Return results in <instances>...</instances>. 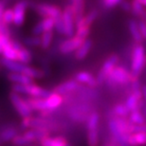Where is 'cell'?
Segmentation results:
<instances>
[{
	"label": "cell",
	"instance_id": "7a4b0ae2",
	"mask_svg": "<svg viewBox=\"0 0 146 146\" xmlns=\"http://www.w3.org/2000/svg\"><path fill=\"white\" fill-rule=\"evenodd\" d=\"M11 91L18 93V94H27L30 97L44 98V99H46L51 94V92L49 90L43 88V87L37 86V84L33 83L30 84H13V86H11Z\"/></svg>",
	"mask_w": 146,
	"mask_h": 146
},
{
	"label": "cell",
	"instance_id": "2e32d148",
	"mask_svg": "<svg viewBox=\"0 0 146 146\" xmlns=\"http://www.w3.org/2000/svg\"><path fill=\"white\" fill-rule=\"evenodd\" d=\"M70 7L75 18V23L78 22L84 16V8L86 3L84 0H70Z\"/></svg>",
	"mask_w": 146,
	"mask_h": 146
},
{
	"label": "cell",
	"instance_id": "f6af8a7d",
	"mask_svg": "<svg viewBox=\"0 0 146 146\" xmlns=\"http://www.w3.org/2000/svg\"><path fill=\"white\" fill-rule=\"evenodd\" d=\"M143 20H144V21H145V22H146V17H145V18H144V19H143Z\"/></svg>",
	"mask_w": 146,
	"mask_h": 146
},
{
	"label": "cell",
	"instance_id": "4dcf8cb0",
	"mask_svg": "<svg viewBox=\"0 0 146 146\" xmlns=\"http://www.w3.org/2000/svg\"><path fill=\"white\" fill-rule=\"evenodd\" d=\"M54 37L53 31H45L41 34V48L43 49H46L49 48V46L51 45L52 40Z\"/></svg>",
	"mask_w": 146,
	"mask_h": 146
},
{
	"label": "cell",
	"instance_id": "f35d334b",
	"mask_svg": "<svg viewBox=\"0 0 146 146\" xmlns=\"http://www.w3.org/2000/svg\"><path fill=\"white\" fill-rule=\"evenodd\" d=\"M138 23H139V31H141V35L143 37V39L146 41V22L144 20L139 19Z\"/></svg>",
	"mask_w": 146,
	"mask_h": 146
},
{
	"label": "cell",
	"instance_id": "f546056e",
	"mask_svg": "<svg viewBox=\"0 0 146 146\" xmlns=\"http://www.w3.org/2000/svg\"><path fill=\"white\" fill-rule=\"evenodd\" d=\"M112 113L114 116L116 117H121V118H127L129 117L130 111L127 108L126 104H118L113 107Z\"/></svg>",
	"mask_w": 146,
	"mask_h": 146
},
{
	"label": "cell",
	"instance_id": "8d00e7d4",
	"mask_svg": "<svg viewBox=\"0 0 146 146\" xmlns=\"http://www.w3.org/2000/svg\"><path fill=\"white\" fill-rule=\"evenodd\" d=\"M99 15V13L97 10H93L91 11H89L88 13L84 15V19H86V21L88 23L89 25H92L93 23L96 19H97V17Z\"/></svg>",
	"mask_w": 146,
	"mask_h": 146
},
{
	"label": "cell",
	"instance_id": "ab89813d",
	"mask_svg": "<svg viewBox=\"0 0 146 146\" xmlns=\"http://www.w3.org/2000/svg\"><path fill=\"white\" fill-rule=\"evenodd\" d=\"M119 6L121 7V9L126 13H130L131 10H132V5H131V2L128 1V0H122Z\"/></svg>",
	"mask_w": 146,
	"mask_h": 146
},
{
	"label": "cell",
	"instance_id": "74e56055",
	"mask_svg": "<svg viewBox=\"0 0 146 146\" xmlns=\"http://www.w3.org/2000/svg\"><path fill=\"white\" fill-rule=\"evenodd\" d=\"M122 0H103L104 2V5L106 6V8H114L116 7V6H118L121 4V2Z\"/></svg>",
	"mask_w": 146,
	"mask_h": 146
},
{
	"label": "cell",
	"instance_id": "7bdbcfd3",
	"mask_svg": "<svg viewBox=\"0 0 146 146\" xmlns=\"http://www.w3.org/2000/svg\"><path fill=\"white\" fill-rule=\"evenodd\" d=\"M141 90H142V93H143V98H144V100L146 101V86H142Z\"/></svg>",
	"mask_w": 146,
	"mask_h": 146
},
{
	"label": "cell",
	"instance_id": "ba28073f",
	"mask_svg": "<svg viewBox=\"0 0 146 146\" xmlns=\"http://www.w3.org/2000/svg\"><path fill=\"white\" fill-rule=\"evenodd\" d=\"M36 13L40 16L44 17H53L56 19L57 17L62 15L63 10L59 6L51 5V4H45V3H40L35 6Z\"/></svg>",
	"mask_w": 146,
	"mask_h": 146
},
{
	"label": "cell",
	"instance_id": "f1b7e54d",
	"mask_svg": "<svg viewBox=\"0 0 146 146\" xmlns=\"http://www.w3.org/2000/svg\"><path fill=\"white\" fill-rule=\"evenodd\" d=\"M128 119H129L133 124L141 125V124L146 123V118L143 116V114L141 112V110H136V111L130 112Z\"/></svg>",
	"mask_w": 146,
	"mask_h": 146
},
{
	"label": "cell",
	"instance_id": "cb8c5ba5",
	"mask_svg": "<svg viewBox=\"0 0 146 146\" xmlns=\"http://www.w3.org/2000/svg\"><path fill=\"white\" fill-rule=\"evenodd\" d=\"M26 101H27V103L29 104V106H30V107L33 111L41 112V111H43V110H48L46 109V99L29 97Z\"/></svg>",
	"mask_w": 146,
	"mask_h": 146
},
{
	"label": "cell",
	"instance_id": "ee69618b",
	"mask_svg": "<svg viewBox=\"0 0 146 146\" xmlns=\"http://www.w3.org/2000/svg\"><path fill=\"white\" fill-rule=\"evenodd\" d=\"M139 4H141L143 7H146V0H137Z\"/></svg>",
	"mask_w": 146,
	"mask_h": 146
},
{
	"label": "cell",
	"instance_id": "d4e9b609",
	"mask_svg": "<svg viewBox=\"0 0 146 146\" xmlns=\"http://www.w3.org/2000/svg\"><path fill=\"white\" fill-rule=\"evenodd\" d=\"M31 59H33V56H31V51L28 48L22 46L17 50V61L18 62L24 64V65H29L31 62Z\"/></svg>",
	"mask_w": 146,
	"mask_h": 146
},
{
	"label": "cell",
	"instance_id": "d6a6232c",
	"mask_svg": "<svg viewBox=\"0 0 146 146\" xmlns=\"http://www.w3.org/2000/svg\"><path fill=\"white\" fill-rule=\"evenodd\" d=\"M13 18H14V13H13V8L6 9L2 15V21L4 22L5 24L11 25V24H13Z\"/></svg>",
	"mask_w": 146,
	"mask_h": 146
},
{
	"label": "cell",
	"instance_id": "bcb514c9",
	"mask_svg": "<svg viewBox=\"0 0 146 146\" xmlns=\"http://www.w3.org/2000/svg\"></svg>",
	"mask_w": 146,
	"mask_h": 146
},
{
	"label": "cell",
	"instance_id": "30bf717a",
	"mask_svg": "<svg viewBox=\"0 0 146 146\" xmlns=\"http://www.w3.org/2000/svg\"><path fill=\"white\" fill-rule=\"evenodd\" d=\"M84 39L74 35L72 37L68 38L66 40L62 42V44H61L59 46V49L64 54L71 53V52L76 51L79 48H80V46L84 43Z\"/></svg>",
	"mask_w": 146,
	"mask_h": 146
},
{
	"label": "cell",
	"instance_id": "4fadbf2b",
	"mask_svg": "<svg viewBox=\"0 0 146 146\" xmlns=\"http://www.w3.org/2000/svg\"><path fill=\"white\" fill-rule=\"evenodd\" d=\"M0 66H2L3 68L8 69L10 72H17V73H22L24 70L25 66L27 65L21 64L18 61H13V60H9L6 59L4 57L0 58Z\"/></svg>",
	"mask_w": 146,
	"mask_h": 146
},
{
	"label": "cell",
	"instance_id": "9a60e30c",
	"mask_svg": "<svg viewBox=\"0 0 146 146\" xmlns=\"http://www.w3.org/2000/svg\"><path fill=\"white\" fill-rule=\"evenodd\" d=\"M78 86H79V83L75 79H73V80L66 81V82H64V83L60 84L59 86H57L55 87L54 92H56L58 94H61V95L68 94L69 92H72L77 89Z\"/></svg>",
	"mask_w": 146,
	"mask_h": 146
},
{
	"label": "cell",
	"instance_id": "5bb4252c",
	"mask_svg": "<svg viewBox=\"0 0 146 146\" xmlns=\"http://www.w3.org/2000/svg\"><path fill=\"white\" fill-rule=\"evenodd\" d=\"M74 79L78 82L79 84H86L87 86L94 87L98 86V81L97 78L94 77L91 73L87 71H80L75 75Z\"/></svg>",
	"mask_w": 146,
	"mask_h": 146
},
{
	"label": "cell",
	"instance_id": "e0dca14e",
	"mask_svg": "<svg viewBox=\"0 0 146 146\" xmlns=\"http://www.w3.org/2000/svg\"><path fill=\"white\" fill-rule=\"evenodd\" d=\"M128 30H129V33L131 34V36H132L133 40L135 41V43L142 44L144 39L141 33L139 23L137 20H135V19L128 20Z\"/></svg>",
	"mask_w": 146,
	"mask_h": 146
},
{
	"label": "cell",
	"instance_id": "6da1fadb",
	"mask_svg": "<svg viewBox=\"0 0 146 146\" xmlns=\"http://www.w3.org/2000/svg\"><path fill=\"white\" fill-rule=\"evenodd\" d=\"M131 74L134 78L139 77L146 65V51L142 44L136 43L131 53Z\"/></svg>",
	"mask_w": 146,
	"mask_h": 146
},
{
	"label": "cell",
	"instance_id": "60d3db41",
	"mask_svg": "<svg viewBox=\"0 0 146 146\" xmlns=\"http://www.w3.org/2000/svg\"><path fill=\"white\" fill-rule=\"evenodd\" d=\"M31 117H26V118H23L22 121H21V127L24 128V129H30L31 128Z\"/></svg>",
	"mask_w": 146,
	"mask_h": 146
},
{
	"label": "cell",
	"instance_id": "603a6c76",
	"mask_svg": "<svg viewBox=\"0 0 146 146\" xmlns=\"http://www.w3.org/2000/svg\"><path fill=\"white\" fill-rule=\"evenodd\" d=\"M17 136L16 128L13 126H7L0 131V146L6 142L11 141L13 138Z\"/></svg>",
	"mask_w": 146,
	"mask_h": 146
},
{
	"label": "cell",
	"instance_id": "7402d4cb",
	"mask_svg": "<svg viewBox=\"0 0 146 146\" xmlns=\"http://www.w3.org/2000/svg\"><path fill=\"white\" fill-rule=\"evenodd\" d=\"M127 142L129 146H146V132L130 134Z\"/></svg>",
	"mask_w": 146,
	"mask_h": 146
},
{
	"label": "cell",
	"instance_id": "1f68e13d",
	"mask_svg": "<svg viewBox=\"0 0 146 146\" xmlns=\"http://www.w3.org/2000/svg\"><path fill=\"white\" fill-rule=\"evenodd\" d=\"M48 122L43 118H33L31 119V128H48Z\"/></svg>",
	"mask_w": 146,
	"mask_h": 146
},
{
	"label": "cell",
	"instance_id": "ac0fdd59",
	"mask_svg": "<svg viewBox=\"0 0 146 146\" xmlns=\"http://www.w3.org/2000/svg\"><path fill=\"white\" fill-rule=\"evenodd\" d=\"M63 103V95L58 94L56 92H51V94L48 97L46 98V109L53 111L54 109L58 108Z\"/></svg>",
	"mask_w": 146,
	"mask_h": 146
},
{
	"label": "cell",
	"instance_id": "484cf974",
	"mask_svg": "<svg viewBox=\"0 0 146 146\" xmlns=\"http://www.w3.org/2000/svg\"><path fill=\"white\" fill-rule=\"evenodd\" d=\"M2 55L6 59L17 61V50L13 46V43H11V38L10 42H9L7 45L4 46V48H3Z\"/></svg>",
	"mask_w": 146,
	"mask_h": 146
},
{
	"label": "cell",
	"instance_id": "b9f144b4",
	"mask_svg": "<svg viewBox=\"0 0 146 146\" xmlns=\"http://www.w3.org/2000/svg\"><path fill=\"white\" fill-rule=\"evenodd\" d=\"M106 146H119V144H118V142H117L115 139H112V141H111L108 144H107Z\"/></svg>",
	"mask_w": 146,
	"mask_h": 146
},
{
	"label": "cell",
	"instance_id": "8fae6325",
	"mask_svg": "<svg viewBox=\"0 0 146 146\" xmlns=\"http://www.w3.org/2000/svg\"><path fill=\"white\" fill-rule=\"evenodd\" d=\"M55 29V18L53 17H44L40 22L33 28V35L39 36L45 31H53Z\"/></svg>",
	"mask_w": 146,
	"mask_h": 146
},
{
	"label": "cell",
	"instance_id": "52a82bcc",
	"mask_svg": "<svg viewBox=\"0 0 146 146\" xmlns=\"http://www.w3.org/2000/svg\"><path fill=\"white\" fill-rule=\"evenodd\" d=\"M62 15L64 25H65V36L68 38L74 36L76 33V23L70 5L66 6L63 10Z\"/></svg>",
	"mask_w": 146,
	"mask_h": 146
},
{
	"label": "cell",
	"instance_id": "277c9868",
	"mask_svg": "<svg viewBox=\"0 0 146 146\" xmlns=\"http://www.w3.org/2000/svg\"><path fill=\"white\" fill-rule=\"evenodd\" d=\"M99 121L100 116L97 112L92 113L87 121V143L89 146L99 144Z\"/></svg>",
	"mask_w": 146,
	"mask_h": 146
},
{
	"label": "cell",
	"instance_id": "7c38bea8",
	"mask_svg": "<svg viewBox=\"0 0 146 146\" xmlns=\"http://www.w3.org/2000/svg\"><path fill=\"white\" fill-rule=\"evenodd\" d=\"M23 135L29 141L33 144L34 142L41 141L44 138L48 137L49 131L48 128H30Z\"/></svg>",
	"mask_w": 146,
	"mask_h": 146
},
{
	"label": "cell",
	"instance_id": "4316f807",
	"mask_svg": "<svg viewBox=\"0 0 146 146\" xmlns=\"http://www.w3.org/2000/svg\"><path fill=\"white\" fill-rule=\"evenodd\" d=\"M131 5H132L131 13L136 17L143 20L146 17V10L144 9L145 7H143L141 4H139L137 0H132V1H131Z\"/></svg>",
	"mask_w": 146,
	"mask_h": 146
},
{
	"label": "cell",
	"instance_id": "d590c367",
	"mask_svg": "<svg viewBox=\"0 0 146 146\" xmlns=\"http://www.w3.org/2000/svg\"><path fill=\"white\" fill-rule=\"evenodd\" d=\"M55 30H56L58 33L65 35V25H64V21H63V15L57 17L55 19Z\"/></svg>",
	"mask_w": 146,
	"mask_h": 146
},
{
	"label": "cell",
	"instance_id": "9c48e42d",
	"mask_svg": "<svg viewBox=\"0 0 146 146\" xmlns=\"http://www.w3.org/2000/svg\"><path fill=\"white\" fill-rule=\"evenodd\" d=\"M30 6V3L28 1H19L14 4L13 10L14 13L13 18V25L16 27H21L24 24L26 18V11H27L28 7Z\"/></svg>",
	"mask_w": 146,
	"mask_h": 146
},
{
	"label": "cell",
	"instance_id": "e575fe53",
	"mask_svg": "<svg viewBox=\"0 0 146 146\" xmlns=\"http://www.w3.org/2000/svg\"><path fill=\"white\" fill-rule=\"evenodd\" d=\"M24 42L26 45L30 46H41V37L36 35L28 36L24 39Z\"/></svg>",
	"mask_w": 146,
	"mask_h": 146
},
{
	"label": "cell",
	"instance_id": "836d02e7",
	"mask_svg": "<svg viewBox=\"0 0 146 146\" xmlns=\"http://www.w3.org/2000/svg\"><path fill=\"white\" fill-rule=\"evenodd\" d=\"M13 145L15 146H30L33 143L31 141H29L27 139L25 138L24 135H17L13 138V139L11 141Z\"/></svg>",
	"mask_w": 146,
	"mask_h": 146
},
{
	"label": "cell",
	"instance_id": "8992f818",
	"mask_svg": "<svg viewBox=\"0 0 146 146\" xmlns=\"http://www.w3.org/2000/svg\"><path fill=\"white\" fill-rule=\"evenodd\" d=\"M10 101L11 104L13 106V107L17 111V113L19 114L22 118H26V117H31L33 114V110L29 106V104L27 103V101L24 100L20 94L15 93L13 91H11L10 95H9Z\"/></svg>",
	"mask_w": 146,
	"mask_h": 146
},
{
	"label": "cell",
	"instance_id": "3957f363",
	"mask_svg": "<svg viewBox=\"0 0 146 146\" xmlns=\"http://www.w3.org/2000/svg\"><path fill=\"white\" fill-rule=\"evenodd\" d=\"M133 76L126 68L122 66H117L109 74L106 82L110 86H126L131 84Z\"/></svg>",
	"mask_w": 146,
	"mask_h": 146
},
{
	"label": "cell",
	"instance_id": "83f0119b",
	"mask_svg": "<svg viewBox=\"0 0 146 146\" xmlns=\"http://www.w3.org/2000/svg\"><path fill=\"white\" fill-rule=\"evenodd\" d=\"M22 73L31 79H42L45 76V73H44L43 70H41V69L37 68H33V66H30L28 65L25 66Z\"/></svg>",
	"mask_w": 146,
	"mask_h": 146
},
{
	"label": "cell",
	"instance_id": "d6986e66",
	"mask_svg": "<svg viewBox=\"0 0 146 146\" xmlns=\"http://www.w3.org/2000/svg\"><path fill=\"white\" fill-rule=\"evenodd\" d=\"M41 146H70L68 141L64 137H46L40 141Z\"/></svg>",
	"mask_w": 146,
	"mask_h": 146
},
{
	"label": "cell",
	"instance_id": "5b68a950",
	"mask_svg": "<svg viewBox=\"0 0 146 146\" xmlns=\"http://www.w3.org/2000/svg\"><path fill=\"white\" fill-rule=\"evenodd\" d=\"M119 62V56L118 54H111L107 59L104 61L103 66L99 71L97 75V81L99 84H104V82H106L107 78H108L109 74L114 68L118 66V64Z\"/></svg>",
	"mask_w": 146,
	"mask_h": 146
},
{
	"label": "cell",
	"instance_id": "44dd1931",
	"mask_svg": "<svg viewBox=\"0 0 146 146\" xmlns=\"http://www.w3.org/2000/svg\"><path fill=\"white\" fill-rule=\"evenodd\" d=\"M92 46H93L92 40L88 39V38H87L86 40H84V43L80 46V48L75 51V58L77 60L84 59V58L88 55L89 51L91 50Z\"/></svg>",
	"mask_w": 146,
	"mask_h": 146
},
{
	"label": "cell",
	"instance_id": "ffe728a7",
	"mask_svg": "<svg viewBox=\"0 0 146 146\" xmlns=\"http://www.w3.org/2000/svg\"><path fill=\"white\" fill-rule=\"evenodd\" d=\"M8 80L11 82L13 84H33V80L27 75L23 73H17V72H10L7 75Z\"/></svg>",
	"mask_w": 146,
	"mask_h": 146
}]
</instances>
